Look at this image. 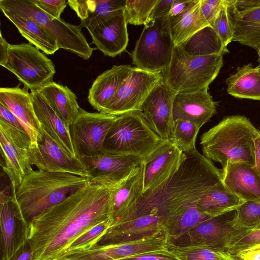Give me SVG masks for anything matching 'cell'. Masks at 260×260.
<instances>
[{
  "instance_id": "cell-21",
  "label": "cell",
  "mask_w": 260,
  "mask_h": 260,
  "mask_svg": "<svg viewBox=\"0 0 260 260\" xmlns=\"http://www.w3.org/2000/svg\"><path fill=\"white\" fill-rule=\"evenodd\" d=\"M0 102L9 108L18 118L31 140L35 144L42 139V129L34 110L30 92L24 86L21 88L1 87Z\"/></svg>"
},
{
  "instance_id": "cell-24",
  "label": "cell",
  "mask_w": 260,
  "mask_h": 260,
  "mask_svg": "<svg viewBox=\"0 0 260 260\" xmlns=\"http://www.w3.org/2000/svg\"><path fill=\"white\" fill-rule=\"evenodd\" d=\"M163 219L151 214L111 226L99 244H110L139 240L164 231Z\"/></svg>"
},
{
  "instance_id": "cell-29",
  "label": "cell",
  "mask_w": 260,
  "mask_h": 260,
  "mask_svg": "<svg viewBox=\"0 0 260 260\" xmlns=\"http://www.w3.org/2000/svg\"><path fill=\"white\" fill-rule=\"evenodd\" d=\"M228 10L233 31V41L257 51L260 48V7L242 12Z\"/></svg>"
},
{
  "instance_id": "cell-2",
  "label": "cell",
  "mask_w": 260,
  "mask_h": 260,
  "mask_svg": "<svg viewBox=\"0 0 260 260\" xmlns=\"http://www.w3.org/2000/svg\"><path fill=\"white\" fill-rule=\"evenodd\" d=\"M223 186L221 170L212 161L197 150L185 153L177 171L157 187L142 193L121 222L155 214L165 224L168 218L197 204L208 191Z\"/></svg>"
},
{
  "instance_id": "cell-14",
  "label": "cell",
  "mask_w": 260,
  "mask_h": 260,
  "mask_svg": "<svg viewBox=\"0 0 260 260\" xmlns=\"http://www.w3.org/2000/svg\"><path fill=\"white\" fill-rule=\"evenodd\" d=\"M42 139L31 144L29 156L32 166L38 170L63 172L89 177L82 161L66 151L42 130Z\"/></svg>"
},
{
  "instance_id": "cell-56",
  "label": "cell",
  "mask_w": 260,
  "mask_h": 260,
  "mask_svg": "<svg viewBox=\"0 0 260 260\" xmlns=\"http://www.w3.org/2000/svg\"><path fill=\"white\" fill-rule=\"evenodd\" d=\"M257 52L258 56V61L260 62V48Z\"/></svg>"
},
{
  "instance_id": "cell-9",
  "label": "cell",
  "mask_w": 260,
  "mask_h": 260,
  "mask_svg": "<svg viewBox=\"0 0 260 260\" xmlns=\"http://www.w3.org/2000/svg\"><path fill=\"white\" fill-rule=\"evenodd\" d=\"M30 91L39 90L53 81L56 72L52 61L29 43L9 44L7 62L3 66Z\"/></svg>"
},
{
  "instance_id": "cell-5",
  "label": "cell",
  "mask_w": 260,
  "mask_h": 260,
  "mask_svg": "<svg viewBox=\"0 0 260 260\" xmlns=\"http://www.w3.org/2000/svg\"><path fill=\"white\" fill-rule=\"evenodd\" d=\"M223 54L191 56L175 46L164 83L175 93L209 88L223 64Z\"/></svg>"
},
{
  "instance_id": "cell-6",
  "label": "cell",
  "mask_w": 260,
  "mask_h": 260,
  "mask_svg": "<svg viewBox=\"0 0 260 260\" xmlns=\"http://www.w3.org/2000/svg\"><path fill=\"white\" fill-rule=\"evenodd\" d=\"M164 141L151 128L140 111L118 116L109 129L104 150L120 155H134L143 158Z\"/></svg>"
},
{
  "instance_id": "cell-8",
  "label": "cell",
  "mask_w": 260,
  "mask_h": 260,
  "mask_svg": "<svg viewBox=\"0 0 260 260\" xmlns=\"http://www.w3.org/2000/svg\"><path fill=\"white\" fill-rule=\"evenodd\" d=\"M174 46L169 16L149 20L131 54L133 63L143 70L163 72L170 63Z\"/></svg>"
},
{
  "instance_id": "cell-36",
  "label": "cell",
  "mask_w": 260,
  "mask_h": 260,
  "mask_svg": "<svg viewBox=\"0 0 260 260\" xmlns=\"http://www.w3.org/2000/svg\"><path fill=\"white\" fill-rule=\"evenodd\" d=\"M167 250L179 260H240L226 251L203 245H180L169 241Z\"/></svg>"
},
{
  "instance_id": "cell-11",
  "label": "cell",
  "mask_w": 260,
  "mask_h": 260,
  "mask_svg": "<svg viewBox=\"0 0 260 260\" xmlns=\"http://www.w3.org/2000/svg\"><path fill=\"white\" fill-rule=\"evenodd\" d=\"M31 143L26 132L0 118V145L4 159L1 166L12 187H17L23 178L34 170L29 156Z\"/></svg>"
},
{
  "instance_id": "cell-3",
  "label": "cell",
  "mask_w": 260,
  "mask_h": 260,
  "mask_svg": "<svg viewBox=\"0 0 260 260\" xmlns=\"http://www.w3.org/2000/svg\"><path fill=\"white\" fill-rule=\"evenodd\" d=\"M89 182L88 177L38 170L27 174L17 187L11 188L12 196L23 216L30 224L34 217Z\"/></svg>"
},
{
  "instance_id": "cell-46",
  "label": "cell",
  "mask_w": 260,
  "mask_h": 260,
  "mask_svg": "<svg viewBox=\"0 0 260 260\" xmlns=\"http://www.w3.org/2000/svg\"><path fill=\"white\" fill-rule=\"evenodd\" d=\"M260 7V0H228L230 10L242 12Z\"/></svg>"
},
{
  "instance_id": "cell-38",
  "label": "cell",
  "mask_w": 260,
  "mask_h": 260,
  "mask_svg": "<svg viewBox=\"0 0 260 260\" xmlns=\"http://www.w3.org/2000/svg\"><path fill=\"white\" fill-rule=\"evenodd\" d=\"M201 127L195 123L179 119L174 121L173 130L169 140L184 153L197 150L196 141Z\"/></svg>"
},
{
  "instance_id": "cell-30",
  "label": "cell",
  "mask_w": 260,
  "mask_h": 260,
  "mask_svg": "<svg viewBox=\"0 0 260 260\" xmlns=\"http://www.w3.org/2000/svg\"><path fill=\"white\" fill-rule=\"evenodd\" d=\"M1 11L24 38L45 54H53L59 49L56 40L32 19L4 10Z\"/></svg>"
},
{
  "instance_id": "cell-18",
  "label": "cell",
  "mask_w": 260,
  "mask_h": 260,
  "mask_svg": "<svg viewBox=\"0 0 260 260\" xmlns=\"http://www.w3.org/2000/svg\"><path fill=\"white\" fill-rule=\"evenodd\" d=\"M185 153L170 140H164L144 158L142 193L152 190L167 181L180 167Z\"/></svg>"
},
{
  "instance_id": "cell-53",
  "label": "cell",
  "mask_w": 260,
  "mask_h": 260,
  "mask_svg": "<svg viewBox=\"0 0 260 260\" xmlns=\"http://www.w3.org/2000/svg\"><path fill=\"white\" fill-rule=\"evenodd\" d=\"M192 0H174L169 17H173L182 12L192 2Z\"/></svg>"
},
{
  "instance_id": "cell-54",
  "label": "cell",
  "mask_w": 260,
  "mask_h": 260,
  "mask_svg": "<svg viewBox=\"0 0 260 260\" xmlns=\"http://www.w3.org/2000/svg\"><path fill=\"white\" fill-rule=\"evenodd\" d=\"M254 165L253 166L260 178V129L254 139Z\"/></svg>"
},
{
  "instance_id": "cell-15",
  "label": "cell",
  "mask_w": 260,
  "mask_h": 260,
  "mask_svg": "<svg viewBox=\"0 0 260 260\" xmlns=\"http://www.w3.org/2000/svg\"><path fill=\"white\" fill-rule=\"evenodd\" d=\"M87 169L90 181L113 186L125 180L143 161L144 158L134 155H120L104 150L92 157L80 159Z\"/></svg>"
},
{
  "instance_id": "cell-32",
  "label": "cell",
  "mask_w": 260,
  "mask_h": 260,
  "mask_svg": "<svg viewBox=\"0 0 260 260\" xmlns=\"http://www.w3.org/2000/svg\"><path fill=\"white\" fill-rule=\"evenodd\" d=\"M227 92L239 99L260 101V73L258 66L248 63L238 67L235 73L226 79Z\"/></svg>"
},
{
  "instance_id": "cell-57",
  "label": "cell",
  "mask_w": 260,
  "mask_h": 260,
  "mask_svg": "<svg viewBox=\"0 0 260 260\" xmlns=\"http://www.w3.org/2000/svg\"><path fill=\"white\" fill-rule=\"evenodd\" d=\"M260 228V223L255 228ZM255 228H254V229H255Z\"/></svg>"
},
{
  "instance_id": "cell-52",
  "label": "cell",
  "mask_w": 260,
  "mask_h": 260,
  "mask_svg": "<svg viewBox=\"0 0 260 260\" xmlns=\"http://www.w3.org/2000/svg\"><path fill=\"white\" fill-rule=\"evenodd\" d=\"M234 255L240 260H260V245L240 251Z\"/></svg>"
},
{
  "instance_id": "cell-22",
  "label": "cell",
  "mask_w": 260,
  "mask_h": 260,
  "mask_svg": "<svg viewBox=\"0 0 260 260\" xmlns=\"http://www.w3.org/2000/svg\"><path fill=\"white\" fill-rule=\"evenodd\" d=\"M127 25L124 11L87 29L96 48L104 55L114 57L123 52L127 46Z\"/></svg>"
},
{
  "instance_id": "cell-31",
  "label": "cell",
  "mask_w": 260,
  "mask_h": 260,
  "mask_svg": "<svg viewBox=\"0 0 260 260\" xmlns=\"http://www.w3.org/2000/svg\"><path fill=\"white\" fill-rule=\"evenodd\" d=\"M200 3L201 0H192L182 12L169 18L175 46L180 45L201 29L210 26L201 14Z\"/></svg>"
},
{
  "instance_id": "cell-35",
  "label": "cell",
  "mask_w": 260,
  "mask_h": 260,
  "mask_svg": "<svg viewBox=\"0 0 260 260\" xmlns=\"http://www.w3.org/2000/svg\"><path fill=\"white\" fill-rule=\"evenodd\" d=\"M210 218L198 209L197 204L168 218L165 222L164 231L172 241L186 235L190 230Z\"/></svg>"
},
{
  "instance_id": "cell-49",
  "label": "cell",
  "mask_w": 260,
  "mask_h": 260,
  "mask_svg": "<svg viewBox=\"0 0 260 260\" xmlns=\"http://www.w3.org/2000/svg\"><path fill=\"white\" fill-rule=\"evenodd\" d=\"M0 118L17 129L26 132L23 124L18 118L9 108L1 102Z\"/></svg>"
},
{
  "instance_id": "cell-40",
  "label": "cell",
  "mask_w": 260,
  "mask_h": 260,
  "mask_svg": "<svg viewBox=\"0 0 260 260\" xmlns=\"http://www.w3.org/2000/svg\"><path fill=\"white\" fill-rule=\"evenodd\" d=\"M110 226V222L107 221L90 229L78 237L71 244L67 253L75 251L87 250L98 244Z\"/></svg>"
},
{
  "instance_id": "cell-17",
  "label": "cell",
  "mask_w": 260,
  "mask_h": 260,
  "mask_svg": "<svg viewBox=\"0 0 260 260\" xmlns=\"http://www.w3.org/2000/svg\"><path fill=\"white\" fill-rule=\"evenodd\" d=\"M237 221L236 209L210 218L186 234L188 244L203 245L225 251L232 240L242 230Z\"/></svg>"
},
{
  "instance_id": "cell-50",
  "label": "cell",
  "mask_w": 260,
  "mask_h": 260,
  "mask_svg": "<svg viewBox=\"0 0 260 260\" xmlns=\"http://www.w3.org/2000/svg\"><path fill=\"white\" fill-rule=\"evenodd\" d=\"M68 4L74 10L81 20L86 19L89 11V0H68Z\"/></svg>"
},
{
  "instance_id": "cell-51",
  "label": "cell",
  "mask_w": 260,
  "mask_h": 260,
  "mask_svg": "<svg viewBox=\"0 0 260 260\" xmlns=\"http://www.w3.org/2000/svg\"><path fill=\"white\" fill-rule=\"evenodd\" d=\"M32 247L30 241L28 240L7 260H32Z\"/></svg>"
},
{
  "instance_id": "cell-23",
  "label": "cell",
  "mask_w": 260,
  "mask_h": 260,
  "mask_svg": "<svg viewBox=\"0 0 260 260\" xmlns=\"http://www.w3.org/2000/svg\"><path fill=\"white\" fill-rule=\"evenodd\" d=\"M221 171L228 191L244 201L260 202V178L252 165L228 162Z\"/></svg>"
},
{
  "instance_id": "cell-25",
  "label": "cell",
  "mask_w": 260,
  "mask_h": 260,
  "mask_svg": "<svg viewBox=\"0 0 260 260\" xmlns=\"http://www.w3.org/2000/svg\"><path fill=\"white\" fill-rule=\"evenodd\" d=\"M30 94L35 114L42 130L71 155L77 157L70 128L57 115L39 91H30Z\"/></svg>"
},
{
  "instance_id": "cell-4",
  "label": "cell",
  "mask_w": 260,
  "mask_h": 260,
  "mask_svg": "<svg viewBox=\"0 0 260 260\" xmlns=\"http://www.w3.org/2000/svg\"><path fill=\"white\" fill-rule=\"evenodd\" d=\"M258 129L246 117H226L203 133L200 144L203 155L220 163L222 168L228 162L254 165V139Z\"/></svg>"
},
{
  "instance_id": "cell-26",
  "label": "cell",
  "mask_w": 260,
  "mask_h": 260,
  "mask_svg": "<svg viewBox=\"0 0 260 260\" xmlns=\"http://www.w3.org/2000/svg\"><path fill=\"white\" fill-rule=\"evenodd\" d=\"M143 173L142 162L115 186L111 201L110 227L122 221L142 194Z\"/></svg>"
},
{
  "instance_id": "cell-34",
  "label": "cell",
  "mask_w": 260,
  "mask_h": 260,
  "mask_svg": "<svg viewBox=\"0 0 260 260\" xmlns=\"http://www.w3.org/2000/svg\"><path fill=\"white\" fill-rule=\"evenodd\" d=\"M179 46L191 56L224 54L228 52L221 40L211 26L201 29Z\"/></svg>"
},
{
  "instance_id": "cell-45",
  "label": "cell",
  "mask_w": 260,
  "mask_h": 260,
  "mask_svg": "<svg viewBox=\"0 0 260 260\" xmlns=\"http://www.w3.org/2000/svg\"><path fill=\"white\" fill-rule=\"evenodd\" d=\"M41 9L53 17L60 19L68 4L66 0H32Z\"/></svg>"
},
{
  "instance_id": "cell-10",
  "label": "cell",
  "mask_w": 260,
  "mask_h": 260,
  "mask_svg": "<svg viewBox=\"0 0 260 260\" xmlns=\"http://www.w3.org/2000/svg\"><path fill=\"white\" fill-rule=\"evenodd\" d=\"M117 116L90 113L80 108L70 130L76 156L80 159L96 156L104 151L107 135Z\"/></svg>"
},
{
  "instance_id": "cell-42",
  "label": "cell",
  "mask_w": 260,
  "mask_h": 260,
  "mask_svg": "<svg viewBox=\"0 0 260 260\" xmlns=\"http://www.w3.org/2000/svg\"><path fill=\"white\" fill-rule=\"evenodd\" d=\"M260 245V228L243 230L229 244L225 251L235 254Z\"/></svg>"
},
{
  "instance_id": "cell-43",
  "label": "cell",
  "mask_w": 260,
  "mask_h": 260,
  "mask_svg": "<svg viewBox=\"0 0 260 260\" xmlns=\"http://www.w3.org/2000/svg\"><path fill=\"white\" fill-rule=\"evenodd\" d=\"M212 27L224 46L227 47L233 41V28L228 10V0H225Z\"/></svg>"
},
{
  "instance_id": "cell-1",
  "label": "cell",
  "mask_w": 260,
  "mask_h": 260,
  "mask_svg": "<svg viewBox=\"0 0 260 260\" xmlns=\"http://www.w3.org/2000/svg\"><path fill=\"white\" fill-rule=\"evenodd\" d=\"M118 184L109 186L90 181L34 217L28 238L32 260H61L78 237L96 225L110 222L112 194Z\"/></svg>"
},
{
  "instance_id": "cell-55",
  "label": "cell",
  "mask_w": 260,
  "mask_h": 260,
  "mask_svg": "<svg viewBox=\"0 0 260 260\" xmlns=\"http://www.w3.org/2000/svg\"><path fill=\"white\" fill-rule=\"evenodd\" d=\"M0 65L3 66L7 61L9 44L0 32Z\"/></svg>"
},
{
  "instance_id": "cell-13",
  "label": "cell",
  "mask_w": 260,
  "mask_h": 260,
  "mask_svg": "<svg viewBox=\"0 0 260 260\" xmlns=\"http://www.w3.org/2000/svg\"><path fill=\"white\" fill-rule=\"evenodd\" d=\"M169 241L163 231L137 240L110 244H98L87 250L69 252L61 260H119L166 250Z\"/></svg>"
},
{
  "instance_id": "cell-20",
  "label": "cell",
  "mask_w": 260,
  "mask_h": 260,
  "mask_svg": "<svg viewBox=\"0 0 260 260\" xmlns=\"http://www.w3.org/2000/svg\"><path fill=\"white\" fill-rule=\"evenodd\" d=\"M208 89L176 93L173 104L174 121L187 120L201 128L209 121L216 113V107Z\"/></svg>"
},
{
  "instance_id": "cell-28",
  "label": "cell",
  "mask_w": 260,
  "mask_h": 260,
  "mask_svg": "<svg viewBox=\"0 0 260 260\" xmlns=\"http://www.w3.org/2000/svg\"><path fill=\"white\" fill-rule=\"evenodd\" d=\"M38 91L67 126L70 128L80 108L75 93L67 86L53 81L48 83Z\"/></svg>"
},
{
  "instance_id": "cell-48",
  "label": "cell",
  "mask_w": 260,
  "mask_h": 260,
  "mask_svg": "<svg viewBox=\"0 0 260 260\" xmlns=\"http://www.w3.org/2000/svg\"><path fill=\"white\" fill-rule=\"evenodd\" d=\"M174 0H158L153 9L149 20L169 16Z\"/></svg>"
},
{
  "instance_id": "cell-33",
  "label": "cell",
  "mask_w": 260,
  "mask_h": 260,
  "mask_svg": "<svg viewBox=\"0 0 260 260\" xmlns=\"http://www.w3.org/2000/svg\"><path fill=\"white\" fill-rule=\"evenodd\" d=\"M244 202L223 186L202 196L197 203V207L202 213L211 218L235 210Z\"/></svg>"
},
{
  "instance_id": "cell-41",
  "label": "cell",
  "mask_w": 260,
  "mask_h": 260,
  "mask_svg": "<svg viewBox=\"0 0 260 260\" xmlns=\"http://www.w3.org/2000/svg\"><path fill=\"white\" fill-rule=\"evenodd\" d=\"M236 210L237 223L241 229H252L260 223V202L244 201Z\"/></svg>"
},
{
  "instance_id": "cell-27",
  "label": "cell",
  "mask_w": 260,
  "mask_h": 260,
  "mask_svg": "<svg viewBox=\"0 0 260 260\" xmlns=\"http://www.w3.org/2000/svg\"><path fill=\"white\" fill-rule=\"evenodd\" d=\"M133 69L129 65L114 66L99 75L89 89L87 99L89 104L103 113Z\"/></svg>"
},
{
  "instance_id": "cell-37",
  "label": "cell",
  "mask_w": 260,
  "mask_h": 260,
  "mask_svg": "<svg viewBox=\"0 0 260 260\" xmlns=\"http://www.w3.org/2000/svg\"><path fill=\"white\" fill-rule=\"evenodd\" d=\"M126 0H89L87 18L80 25L86 29L95 26L124 11Z\"/></svg>"
},
{
  "instance_id": "cell-44",
  "label": "cell",
  "mask_w": 260,
  "mask_h": 260,
  "mask_svg": "<svg viewBox=\"0 0 260 260\" xmlns=\"http://www.w3.org/2000/svg\"><path fill=\"white\" fill-rule=\"evenodd\" d=\"M224 2L225 0H201V12L209 26H213Z\"/></svg>"
},
{
  "instance_id": "cell-12",
  "label": "cell",
  "mask_w": 260,
  "mask_h": 260,
  "mask_svg": "<svg viewBox=\"0 0 260 260\" xmlns=\"http://www.w3.org/2000/svg\"><path fill=\"white\" fill-rule=\"evenodd\" d=\"M163 81L162 72H150L133 67L103 113L118 116L133 111H141L145 100Z\"/></svg>"
},
{
  "instance_id": "cell-58",
  "label": "cell",
  "mask_w": 260,
  "mask_h": 260,
  "mask_svg": "<svg viewBox=\"0 0 260 260\" xmlns=\"http://www.w3.org/2000/svg\"><path fill=\"white\" fill-rule=\"evenodd\" d=\"M258 67H259V73H260V66H259Z\"/></svg>"
},
{
  "instance_id": "cell-39",
  "label": "cell",
  "mask_w": 260,
  "mask_h": 260,
  "mask_svg": "<svg viewBox=\"0 0 260 260\" xmlns=\"http://www.w3.org/2000/svg\"><path fill=\"white\" fill-rule=\"evenodd\" d=\"M158 0H126L124 9L127 24L145 25Z\"/></svg>"
},
{
  "instance_id": "cell-7",
  "label": "cell",
  "mask_w": 260,
  "mask_h": 260,
  "mask_svg": "<svg viewBox=\"0 0 260 260\" xmlns=\"http://www.w3.org/2000/svg\"><path fill=\"white\" fill-rule=\"evenodd\" d=\"M0 9L34 20L56 40L59 49L69 51L84 59L91 57L93 48L88 43L80 26L53 17L32 0H0Z\"/></svg>"
},
{
  "instance_id": "cell-19",
  "label": "cell",
  "mask_w": 260,
  "mask_h": 260,
  "mask_svg": "<svg viewBox=\"0 0 260 260\" xmlns=\"http://www.w3.org/2000/svg\"><path fill=\"white\" fill-rule=\"evenodd\" d=\"M175 94L163 81L152 91L141 107V111L144 118L163 140H169L173 130V104Z\"/></svg>"
},
{
  "instance_id": "cell-16",
  "label": "cell",
  "mask_w": 260,
  "mask_h": 260,
  "mask_svg": "<svg viewBox=\"0 0 260 260\" xmlns=\"http://www.w3.org/2000/svg\"><path fill=\"white\" fill-rule=\"evenodd\" d=\"M1 260H7L29 238L30 224L24 219L12 195H0Z\"/></svg>"
},
{
  "instance_id": "cell-47",
  "label": "cell",
  "mask_w": 260,
  "mask_h": 260,
  "mask_svg": "<svg viewBox=\"0 0 260 260\" xmlns=\"http://www.w3.org/2000/svg\"><path fill=\"white\" fill-rule=\"evenodd\" d=\"M119 260H179L167 250L159 252L144 253Z\"/></svg>"
}]
</instances>
